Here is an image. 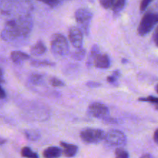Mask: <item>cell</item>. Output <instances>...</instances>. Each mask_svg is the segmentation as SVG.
Segmentation results:
<instances>
[{"mask_svg":"<svg viewBox=\"0 0 158 158\" xmlns=\"http://www.w3.org/2000/svg\"><path fill=\"white\" fill-rule=\"evenodd\" d=\"M85 56H86V50L83 48H80V49H77L74 52H73L72 59L77 61H80L84 59Z\"/></svg>","mask_w":158,"mask_h":158,"instance_id":"cell-18","label":"cell"},{"mask_svg":"<svg viewBox=\"0 0 158 158\" xmlns=\"http://www.w3.org/2000/svg\"><path fill=\"white\" fill-rule=\"evenodd\" d=\"M158 23V13L148 12L143 15L139 23L137 32L140 36L148 35Z\"/></svg>","mask_w":158,"mask_h":158,"instance_id":"cell-2","label":"cell"},{"mask_svg":"<svg viewBox=\"0 0 158 158\" xmlns=\"http://www.w3.org/2000/svg\"><path fill=\"white\" fill-rule=\"evenodd\" d=\"M151 3V0H143L140 4V12H144Z\"/></svg>","mask_w":158,"mask_h":158,"instance_id":"cell-25","label":"cell"},{"mask_svg":"<svg viewBox=\"0 0 158 158\" xmlns=\"http://www.w3.org/2000/svg\"><path fill=\"white\" fill-rule=\"evenodd\" d=\"M100 48L97 45H94L92 48H91L90 53H89V57H88L87 63H86V65H87L88 67H90L94 63V60L95 59V57L100 53Z\"/></svg>","mask_w":158,"mask_h":158,"instance_id":"cell-15","label":"cell"},{"mask_svg":"<svg viewBox=\"0 0 158 158\" xmlns=\"http://www.w3.org/2000/svg\"><path fill=\"white\" fill-rule=\"evenodd\" d=\"M60 144L63 148V153L66 157H73L78 152V147L77 145L67 143L66 142H60Z\"/></svg>","mask_w":158,"mask_h":158,"instance_id":"cell-10","label":"cell"},{"mask_svg":"<svg viewBox=\"0 0 158 158\" xmlns=\"http://www.w3.org/2000/svg\"><path fill=\"white\" fill-rule=\"evenodd\" d=\"M95 85L97 86H100V84H99V83H93V82H92V83H87V86H90V87H92V86H93V87H94V86H95Z\"/></svg>","mask_w":158,"mask_h":158,"instance_id":"cell-31","label":"cell"},{"mask_svg":"<svg viewBox=\"0 0 158 158\" xmlns=\"http://www.w3.org/2000/svg\"><path fill=\"white\" fill-rule=\"evenodd\" d=\"M120 71L115 70V71H114V73H112V75L107 77L106 80H107V82H109V83H114V82L117 81V79H118V77H120Z\"/></svg>","mask_w":158,"mask_h":158,"instance_id":"cell-24","label":"cell"},{"mask_svg":"<svg viewBox=\"0 0 158 158\" xmlns=\"http://www.w3.org/2000/svg\"><path fill=\"white\" fill-rule=\"evenodd\" d=\"M63 154V151L57 147H49L43 152L44 158H59Z\"/></svg>","mask_w":158,"mask_h":158,"instance_id":"cell-11","label":"cell"},{"mask_svg":"<svg viewBox=\"0 0 158 158\" xmlns=\"http://www.w3.org/2000/svg\"><path fill=\"white\" fill-rule=\"evenodd\" d=\"M139 101L141 102H148L150 103H152L154 105L156 110H158V97H153V96H149L148 97H140L138 99Z\"/></svg>","mask_w":158,"mask_h":158,"instance_id":"cell-20","label":"cell"},{"mask_svg":"<svg viewBox=\"0 0 158 158\" xmlns=\"http://www.w3.org/2000/svg\"><path fill=\"white\" fill-rule=\"evenodd\" d=\"M140 158H154V157H153L152 155H151V154H144V155L142 156V157H140Z\"/></svg>","mask_w":158,"mask_h":158,"instance_id":"cell-32","label":"cell"},{"mask_svg":"<svg viewBox=\"0 0 158 158\" xmlns=\"http://www.w3.org/2000/svg\"><path fill=\"white\" fill-rule=\"evenodd\" d=\"M93 14L90 10L86 8H80L75 12L76 22L80 26V29L83 33L88 35L89 30V24H90L91 19Z\"/></svg>","mask_w":158,"mask_h":158,"instance_id":"cell-4","label":"cell"},{"mask_svg":"<svg viewBox=\"0 0 158 158\" xmlns=\"http://www.w3.org/2000/svg\"><path fill=\"white\" fill-rule=\"evenodd\" d=\"M4 82V75H3V71L2 68L0 67V83Z\"/></svg>","mask_w":158,"mask_h":158,"instance_id":"cell-30","label":"cell"},{"mask_svg":"<svg viewBox=\"0 0 158 158\" xmlns=\"http://www.w3.org/2000/svg\"><path fill=\"white\" fill-rule=\"evenodd\" d=\"M26 137L29 140L35 141L40 138V133L36 130H27L25 131Z\"/></svg>","mask_w":158,"mask_h":158,"instance_id":"cell-16","label":"cell"},{"mask_svg":"<svg viewBox=\"0 0 158 158\" xmlns=\"http://www.w3.org/2000/svg\"><path fill=\"white\" fill-rule=\"evenodd\" d=\"M106 133L97 128H86L80 132V137L84 143H97L104 140Z\"/></svg>","mask_w":158,"mask_h":158,"instance_id":"cell-5","label":"cell"},{"mask_svg":"<svg viewBox=\"0 0 158 158\" xmlns=\"http://www.w3.org/2000/svg\"><path fill=\"white\" fill-rule=\"evenodd\" d=\"M46 46L43 41L40 40L37 42L34 46H32L30 49V52L32 55L40 56L44 54L46 52Z\"/></svg>","mask_w":158,"mask_h":158,"instance_id":"cell-13","label":"cell"},{"mask_svg":"<svg viewBox=\"0 0 158 158\" xmlns=\"http://www.w3.org/2000/svg\"><path fill=\"white\" fill-rule=\"evenodd\" d=\"M32 19L29 14L12 19L5 24L1 32V38L5 41L11 42L20 37L27 36L32 30Z\"/></svg>","mask_w":158,"mask_h":158,"instance_id":"cell-1","label":"cell"},{"mask_svg":"<svg viewBox=\"0 0 158 158\" xmlns=\"http://www.w3.org/2000/svg\"><path fill=\"white\" fill-rule=\"evenodd\" d=\"M11 60L15 63H21L22 62L27 60L30 58L29 55H28L26 52H23L22 51H12L10 54Z\"/></svg>","mask_w":158,"mask_h":158,"instance_id":"cell-12","label":"cell"},{"mask_svg":"<svg viewBox=\"0 0 158 158\" xmlns=\"http://www.w3.org/2000/svg\"><path fill=\"white\" fill-rule=\"evenodd\" d=\"M93 65L98 69H108L110 66V60L106 54L100 52L94 59Z\"/></svg>","mask_w":158,"mask_h":158,"instance_id":"cell-9","label":"cell"},{"mask_svg":"<svg viewBox=\"0 0 158 158\" xmlns=\"http://www.w3.org/2000/svg\"><path fill=\"white\" fill-rule=\"evenodd\" d=\"M155 90H156V92H157V94H158V84L156 85V86H155Z\"/></svg>","mask_w":158,"mask_h":158,"instance_id":"cell-34","label":"cell"},{"mask_svg":"<svg viewBox=\"0 0 158 158\" xmlns=\"http://www.w3.org/2000/svg\"><path fill=\"white\" fill-rule=\"evenodd\" d=\"M153 40H154L156 46L158 47V26L156 28L155 31H154V34H153Z\"/></svg>","mask_w":158,"mask_h":158,"instance_id":"cell-27","label":"cell"},{"mask_svg":"<svg viewBox=\"0 0 158 158\" xmlns=\"http://www.w3.org/2000/svg\"><path fill=\"white\" fill-rule=\"evenodd\" d=\"M68 38L71 44L76 49L82 48L83 41V33L81 29L77 26H72L68 31Z\"/></svg>","mask_w":158,"mask_h":158,"instance_id":"cell-7","label":"cell"},{"mask_svg":"<svg viewBox=\"0 0 158 158\" xmlns=\"http://www.w3.org/2000/svg\"><path fill=\"white\" fill-rule=\"evenodd\" d=\"M6 139L2 138V137H0V145L4 144V143H6Z\"/></svg>","mask_w":158,"mask_h":158,"instance_id":"cell-33","label":"cell"},{"mask_svg":"<svg viewBox=\"0 0 158 158\" xmlns=\"http://www.w3.org/2000/svg\"><path fill=\"white\" fill-rule=\"evenodd\" d=\"M49 83L53 87H61V86H65V83H63V80H60L58 78H56V77H52L49 80Z\"/></svg>","mask_w":158,"mask_h":158,"instance_id":"cell-23","label":"cell"},{"mask_svg":"<svg viewBox=\"0 0 158 158\" xmlns=\"http://www.w3.org/2000/svg\"><path fill=\"white\" fill-rule=\"evenodd\" d=\"M51 50L58 56H66L69 52V44L66 37L60 33L54 34L51 39Z\"/></svg>","mask_w":158,"mask_h":158,"instance_id":"cell-3","label":"cell"},{"mask_svg":"<svg viewBox=\"0 0 158 158\" xmlns=\"http://www.w3.org/2000/svg\"><path fill=\"white\" fill-rule=\"evenodd\" d=\"M6 97V94L3 88L0 86V99H4Z\"/></svg>","mask_w":158,"mask_h":158,"instance_id":"cell-28","label":"cell"},{"mask_svg":"<svg viewBox=\"0 0 158 158\" xmlns=\"http://www.w3.org/2000/svg\"><path fill=\"white\" fill-rule=\"evenodd\" d=\"M104 140L106 143L112 147H122L127 143L126 136L118 130H110L106 132Z\"/></svg>","mask_w":158,"mask_h":158,"instance_id":"cell-6","label":"cell"},{"mask_svg":"<svg viewBox=\"0 0 158 158\" xmlns=\"http://www.w3.org/2000/svg\"><path fill=\"white\" fill-rule=\"evenodd\" d=\"M89 112L94 117L103 119V120H106V118H108V115H109V109L107 106L98 102L93 103L89 105Z\"/></svg>","mask_w":158,"mask_h":158,"instance_id":"cell-8","label":"cell"},{"mask_svg":"<svg viewBox=\"0 0 158 158\" xmlns=\"http://www.w3.org/2000/svg\"><path fill=\"white\" fill-rule=\"evenodd\" d=\"M126 5V1L124 0H112L110 9L114 12V14H119Z\"/></svg>","mask_w":158,"mask_h":158,"instance_id":"cell-14","label":"cell"},{"mask_svg":"<svg viewBox=\"0 0 158 158\" xmlns=\"http://www.w3.org/2000/svg\"><path fill=\"white\" fill-rule=\"evenodd\" d=\"M154 141L156 142V143L158 144V129H157L155 131V132H154Z\"/></svg>","mask_w":158,"mask_h":158,"instance_id":"cell-29","label":"cell"},{"mask_svg":"<svg viewBox=\"0 0 158 158\" xmlns=\"http://www.w3.org/2000/svg\"><path fill=\"white\" fill-rule=\"evenodd\" d=\"M31 65L35 67H40V66H54L56 64L49 60H32L31 62Z\"/></svg>","mask_w":158,"mask_h":158,"instance_id":"cell-19","label":"cell"},{"mask_svg":"<svg viewBox=\"0 0 158 158\" xmlns=\"http://www.w3.org/2000/svg\"><path fill=\"white\" fill-rule=\"evenodd\" d=\"M43 3L48 5V6H50L51 8H56L59 5L61 4L62 2L60 1H56V0H55V1H44Z\"/></svg>","mask_w":158,"mask_h":158,"instance_id":"cell-26","label":"cell"},{"mask_svg":"<svg viewBox=\"0 0 158 158\" xmlns=\"http://www.w3.org/2000/svg\"><path fill=\"white\" fill-rule=\"evenodd\" d=\"M115 158H129V154L123 148H117L115 151Z\"/></svg>","mask_w":158,"mask_h":158,"instance_id":"cell-22","label":"cell"},{"mask_svg":"<svg viewBox=\"0 0 158 158\" xmlns=\"http://www.w3.org/2000/svg\"><path fill=\"white\" fill-rule=\"evenodd\" d=\"M21 155L25 158H39L38 154L28 147H24L22 148Z\"/></svg>","mask_w":158,"mask_h":158,"instance_id":"cell-17","label":"cell"},{"mask_svg":"<svg viewBox=\"0 0 158 158\" xmlns=\"http://www.w3.org/2000/svg\"><path fill=\"white\" fill-rule=\"evenodd\" d=\"M43 76L40 73H32V75L29 77V80H30V82L32 83V84L37 85L39 83H40L43 80Z\"/></svg>","mask_w":158,"mask_h":158,"instance_id":"cell-21","label":"cell"}]
</instances>
